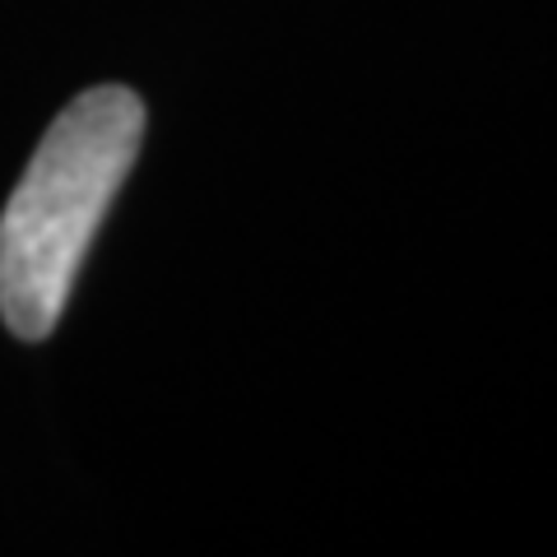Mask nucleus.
I'll list each match as a JSON object with an SVG mask.
<instances>
[{
  "mask_svg": "<svg viewBox=\"0 0 557 557\" xmlns=\"http://www.w3.org/2000/svg\"><path fill=\"white\" fill-rule=\"evenodd\" d=\"M145 102L121 84L79 94L51 121L0 214V321L28 344L57 330L84 251L131 177Z\"/></svg>",
  "mask_w": 557,
  "mask_h": 557,
  "instance_id": "obj_1",
  "label": "nucleus"
}]
</instances>
